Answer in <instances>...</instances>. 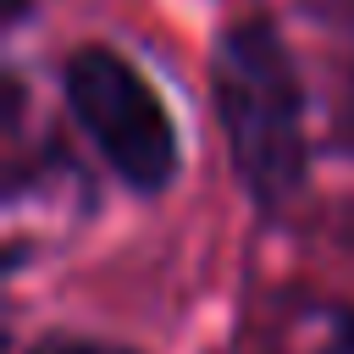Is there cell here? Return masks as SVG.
<instances>
[{
    "instance_id": "cell-1",
    "label": "cell",
    "mask_w": 354,
    "mask_h": 354,
    "mask_svg": "<svg viewBox=\"0 0 354 354\" xmlns=\"http://www.w3.org/2000/svg\"><path fill=\"white\" fill-rule=\"evenodd\" d=\"M216 116L254 205H282L304 183V88L282 33L260 17L232 22L210 61Z\"/></svg>"
},
{
    "instance_id": "cell-2",
    "label": "cell",
    "mask_w": 354,
    "mask_h": 354,
    "mask_svg": "<svg viewBox=\"0 0 354 354\" xmlns=\"http://www.w3.org/2000/svg\"><path fill=\"white\" fill-rule=\"evenodd\" d=\"M61 88H66V111L127 188L160 194L177 177V127L133 61H122L105 44H83L66 61Z\"/></svg>"
},
{
    "instance_id": "cell-3",
    "label": "cell",
    "mask_w": 354,
    "mask_h": 354,
    "mask_svg": "<svg viewBox=\"0 0 354 354\" xmlns=\"http://www.w3.org/2000/svg\"><path fill=\"white\" fill-rule=\"evenodd\" d=\"M33 354H133V348H116V343H94V337H50V343H39Z\"/></svg>"
}]
</instances>
